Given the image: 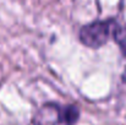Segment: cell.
I'll use <instances>...</instances> for the list:
<instances>
[{"mask_svg": "<svg viewBox=\"0 0 126 125\" xmlns=\"http://www.w3.org/2000/svg\"><path fill=\"white\" fill-rule=\"evenodd\" d=\"M80 118L76 106L47 103L39 108L33 118V125H75Z\"/></svg>", "mask_w": 126, "mask_h": 125, "instance_id": "obj_1", "label": "cell"}, {"mask_svg": "<svg viewBox=\"0 0 126 125\" xmlns=\"http://www.w3.org/2000/svg\"><path fill=\"white\" fill-rule=\"evenodd\" d=\"M118 27L114 20H102L93 21L88 25H84L80 30L79 38L81 43L89 48H100L110 39L114 35L115 28Z\"/></svg>", "mask_w": 126, "mask_h": 125, "instance_id": "obj_2", "label": "cell"}, {"mask_svg": "<svg viewBox=\"0 0 126 125\" xmlns=\"http://www.w3.org/2000/svg\"><path fill=\"white\" fill-rule=\"evenodd\" d=\"M113 38L116 42V44L119 45V48L121 49L123 54L126 56V26H124V27L118 26L114 31Z\"/></svg>", "mask_w": 126, "mask_h": 125, "instance_id": "obj_3", "label": "cell"}, {"mask_svg": "<svg viewBox=\"0 0 126 125\" xmlns=\"http://www.w3.org/2000/svg\"><path fill=\"white\" fill-rule=\"evenodd\" d=\"M121 79H123V81L126 83V69H125V71L123 72V76H121Z\"/></svg>", "mask_w": 126, "mask_h": 125, "instance_id": "obj_4", "label": "cell"}]
</instances>
